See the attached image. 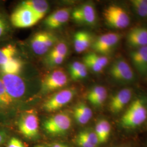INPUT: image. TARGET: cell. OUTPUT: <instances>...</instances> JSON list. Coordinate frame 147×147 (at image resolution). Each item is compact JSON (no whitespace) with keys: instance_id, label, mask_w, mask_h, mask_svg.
Here are the masks:
<instances>
[{"instance_id":"603a6c76","label":"cell","mask_w":147,"mask_h":147,"mask_svg":"<svg viewBox=\"0 0 147 147\" xmlns=\"http://www.w3.org/2000/svg\"><path fill=\"white\" fill-rule=\"evenodd\" d=\"M0 101L7 113L13 109L16 101L8 94L2 80L0 78Z\"/></svg>"},{"instance_id":"52a82bcc","label":"cell","mask_w":147,"mask_h":147,"mask_svg":"<svg viewBox=\"0 0 147 147\" xmlns=\"http://www.w3.org/2000/svg\"><path fill=\"white\" fill-rule=\"evenodd\" d=\"M75 91L73 89L62 90L53 95L43 104L44 110L47 112L58 110L73 99Z\"/></svg>"},{"instance_id":"5bb4252c","label":"cell","mask_w":147,"mask_h":147,"mask_svg":"<svg viewBox=\"0 0 147 147\" xmlns=\"http://www.w3.org/2000/svg\"><path fill=\"white\" fill-rule=\"evenodd\" d=\"M132 63L142 75L147 74V46L136 49L130 54Z\"/></svg>"},{"instance_id":"484cf974","label":"cell","mask_w":147,"mask_h":147,"mask_svg":"<svg viewBox=\"0 0 147 147\" xmlns=\"http://www.w3.org/2000/svg\"><path fill=\"white\" fill-rule=\"evenodd\" d=\"M132 5L137 14L141 17H147V0H134Z\"/></svg>"},{"instance_id":"ac0fdd59","label":"cell","mask_w":147,"mask_h":147,"mask_svg":"<svg viewBox=\"0 0 147 147\" xmlns=\"http://www.w3.org/2000/svg\"><path fill=\"white\" fill-rule=\"evenodd\" d=\"M21 5L29 8L40 20L45 16L49 8L47 2L43 0L25 1Z\"/></svg>"},{"instance_id":"44dd1931","label":"cell","mask_w":147,"mask_h":147,"mask_svg":"<svg viewBox=\"0 0 147 147\" xmlns=\"http://www.w3.org/2000/svg\"><path fill=\"white\" fill-rule=\"evenodd\" d=\"M69 72L71 79L79 80L84 79L87 76V68L84 64L78 61L71 64L69 67Z\"/></svg>"},{"instance_id":"f1b7e54d","label":"cell","mask_w":147,"mask_h":147,"mask_svg":"<svg viewBox=\"0 0 147 147\" xmlns=\"http://www.w3.org/2000/svg\"><path fill=\"white\" fill-rule=\"evenodd\" d=\"M107 92V90L104 87L101 86H95L89 90L87 98L89 102H90L92 100H94L95 98Z\"/></svg>"},{"instance_id":"5b68a950","label":"cell","mask_w":147,"mask_h":147,"mask_svg":"<svg viewBox=\"0 0 147 147\" xmlns=\"http://www.w3.org/2000/svg\"><path fill=\"white\" fill-rule=\"evenodd\" d=\"M40 19L29 8L20 5L14 11L11 21L14 26L18 28H28L36 25Z\"/></svg>"},{"instance_id":"30bf717a","label":"cell","mask_w":147,"mask_h":147,"mask_svg":"<svg viewBox=\"0 0 147 147\" xmlns=\"http://www.w3.org/2000/svg\"><path fill=\"white\" fill-rule=\"evenodd\" d=\"M67 75L61 69L55 70L49 74L42 82V89L44 92H50L61 88L67 84Z\"/></svg>"},{"instance_id":"cb8c5ba5","label":"cell","mask_w":147,"mask_h":147,"mask_svg":"<svg viewBox=\"0 0 147 147\" xmlns=\"http://www.w3.org/2000/svg\"><path fill=\"white\" fill-rule=\"evenodd\" d=\"M16 53V47L13 44H8L0 47V66L14 58Z\"/></svg>"},{"instance_id":"d4e9b609","label":"cell","mask_w":147,"mask_h":147,"mask_svg":"<svg viewBox=\"0 0 147 147\" xmlns=\"http://www.w3.org/2000/svg\"><path fill=\"white\" fill-rule=\"evenodd\" d=\"M78 135L95 147H98L99 144H100L99 139L94 130L91 129H86L80 132Z\"/></svg>"},{"instance_id":"1f68e13d","label":"cell","mask_w":147,"mask_h":147,"mask_svg":"<svg viewBox=\"0 0 147 147\" xmlns=\"http://www.w3.org/2000/svg\"><path fill=\"white\" fill-rule=\"evenodd\" d=\"M83 61L84 64L86 65L87 68H88L95 73H100L104 69L98 64L95 63L94 62L87 57L86 56L83 58Z\"/></svg>"},{"instance_id":"4316f807","label":"cell","mask_w":147,"mask_h":147,"mask_svg":"<svg viewBox=\"0 0 147 147\" xmlns=\"http://www.w3.org/2000/svg\"><path fill=\"white\" fill-rule=\"evenodd\" d=\"M86 56L90 59H91L92 61H93V62H94L95 63L99 65L100 67H101L103 68H104L109 63L108 58L104 56L98 55L96 53H88L86 55Z\"/></svg>"},{"instance_id":"8fae6325","label":"cell","mask_w":147,"mask_h":147,"mask_svg":"<svg viewBox=\"0 0 147 147\" xmlns=\"http://www.w3.org/2000/svg\"><path fill=\"white\" fill-rule=\"evenodd\" d=\"M72 16L75 21L87 25H93L96 19L94 7L89 3H86L76 8L73 11Z\"/></svg>"},{"instance_id":"f546056e","label":"cell","mask_w":147,"mask_h":147,"mask_svg":"<svg viewBox=\"0 0 147 147\" xmlns=\"http://www.w3.org/2000/svg\"><path fill=\"white\" fill-rule=\"evenodd\" d=\"M4 147H27V146L19 138L11 135Z\"/></svg>"},{"instance_id":"e575fe53","label":"cell","mask_w":147,"mask_h":147,"mask_svg":"<svg viewBox=\"0 0 147 147\" xmlns=\"http://www.w3.org/2000/svg\"><path fill=\"white\" fill-rule=\"evenodd\" d=\"M75 142L80 147H95L78 135L75 138Z\"/></svg>"},{"instance_id":"836d02e7","label":"cell","mask_w":147,"mask_h":147,"mask_svg":"<svg viewBox=\"0 0 147 147\" xmlns=\"http://www.w3.org/2000/svg\"><path fill=\"white\" fill-rule=\"evenodd\" d=\"M65 57L62 56H53V57H48L47 62L53 66H56L61 64L62 63Z\"/></svg>"},{"instance_id":"3957f363","label":"cell","mask_w":147,"mask_h":147,"mask_svg":"<svg viewBox=\"0 0 147 147\" xmlns=\"http://www.w3.org/2000/svg\"><path fill=\"white\" fill-rule=\"evenodd\" d=\"M71 125V119L68 114L59 113L48 118L43 123V128L50 135H63Z\"/></svg>"},{"instance_id":"7a4b0ae2","label":"cell","mask_w":147,"mask_h":147,"mask_svg":"<svg viewBox=\"0 0 147 147\" xmlns=\"http://www.w3.org/2000/svg\"><path fill=\"white\" fill-rule=\"evenodd\" d=\"M18 130L27 139H37L39 135V119L36 112L28 111L22 113L17 121Z\"/></svg>"},{"instance_id":"d6a6232c","label":"cell","mask_w":147,"mask_h":147,"mask_svg":"<svg viewBox=\"0 0 147 147\" xmlns=\"http://www.w3.org/2000/svg\"><path fill=\"white\" fill-rule=\"evenodd\" d=\"M42 36L44 42H45L47 47L49 49L50 47L53 46V44L56 41L55 37L53 34L48 32H42Z\"/></svg>"},{"instance_id":"4dcf8cb0","label":"cell","mask_w":147,"mask_h":147,"mask_svg":"<svg viewBox=\"0 0 147 147\" xmlns=\"http://www.w3.org/2000/svg\"><path fill=\"white\" fill-rule=\"evenodd\" d=\"M11 135V131L7 126L0 125V147H4Z\"/></svg>"},{"instance_id":"277c9868","label":"cell","mask_w":147,"mask_h":147,"mask_svg":"<svg viewBox=\"0 0 147 147\" xmlns=\"http://www.w3.org/2000/svg\"><path fill=\"white\" fill-rule=\"evenodd\" d=\"M104 16L107 23L116 29H124L128 26L130 22L126 11L118 5L108 7L104 11Z\"/></svg>"},{"instance_id":"2e32d148","label":"cell","mask_w":147,"mask_h":147,"mask_svg":"<svg viewBox=\"0 0 147 147\" xmlns=\"http://www.w3.org/2000/svg\"><path fill=\"white\" fill-rule=\"evenodd\" d=\"M74 117L76 121L80 125H84L89 121L93 116V112L88 105L80 102L73 110Z\"/></svg>"},{"instance_id":"7c38bea8","label":"cell","mask_w":147,"mask_h":147,"mask_svg":"<svg viewBox=\"0 0 147 147\" xmlns=\"http://www.w3.org/2000/svg\"><path fill=\"white\" fill-rule=\"evenodd\" d=\"M132 92L130 88L121 89L111 98L109 108L110 111L115 114H117L123 110L132 98Z\"/></svg>"},{"instance_id":"7402d4cb","label":"cell","mask_w":147,"mask_h":147,"mask_svg":"<svg viewBox=\"0 0 147 147\" xmlns=\"http://www.w3.org/2000/svg\"><path fill=\"white\" fill-rule=\"evenodd\" d=\"M31 43L33 51L37 55H43L47 53L49 49L44 42L42 32H39L35 34L32 39Z\"/></svg>"},{"instance_id":"6da1fadb","label":"cell","mask_w":147,"mask_h":147,"mask_svg":"<svg viewBox=\"0 0 147 147\" xmlns=\"http://www.w3.org/2000/svg\"><path fill=\"white\" fill-rule=\"evenodd\" d=\"M147 118V108L145 101L138 98L132 101L123 115L121 119V126L125 129H135L143 124Z\"/></svg>"},{"instance_id":"d590c367","label":"cell","mask_w":147,"mask_h":147,"mask_svg":"<svg viewBox=\"0 0 147 147\" xmlns=\"http://www.w3.org/2000/svg\"><path fill=\"white\" fill-rule=\"evenodd\" d=\"M7 28V24L5 18L0 15V38L5 33Z\"/></svg>"},{"instance_id":"ba28073f","label":"cell","mask_w":147,"mask_h":147,"mask_svg":"<svg viewBox=\"0 0 147 147\" xmlns=\"http://www.w3.org/2000/svg\"><path fill=\"white\" fill-rule=\"evenodd\" d=\"M110 74L113 79L124 83L130 82L135 78L134 71L129 63L121 58L113 63L111 67Z\"/></svg>"},{"instance_id":"74e56055","label":"cell","mask_w":147,"mask_h":147,"mask_svg":"<svg viewBox=\"0 0 147 147\" xmlns=\"http://www.w3.org/2000/svg\"><path fill=\"white\" fill-rule=\"evenodd\" d=\"M45 147L44 146H42V145H38V146H37L36 147Z\"/></svg>"},{"instance_id":"83f0119b","label":"cell","mask_w":147,"mask_h":147,"mask_svg":"<svg viewBox=\"0 0 147 147\" xmlns=\"http://www.w3.org/2000/svg\"><path fill=\"white\" fill-rule=\"evenodd\" d=\"M67 51L68 49L67 45L63 42H60L53 48L48 57L62 56L65 57L67 53Z\"/></svg>"},{"instance_id":"9a60e30c","label":"cell","mask_w":147,"mask_h":147,"mask_svg":"<svg viewBox=\"0 0 147 147\" xmlns=\"http://www.w3.org/2000/svg\"><path fill=\"white\" fill-rule=\"evenodd\" d=\"M69 17V9H58L47 17L45 21V24L50 28H57L68 21Z\"/></svg>"},{"instance_id":"d6986e66","label":"cell","mask_w":147,"mask_h":147,"mask_svg":"<svg viewBox=\"0 0 147 147\" xmlns=\"http://www.w3.org/2000/svg\"><path fill=\"white\" fill-rule=\"evenodd\" d=\"M94 131L99 139L100 144L106 143L110 136L111 131L110 123L105 119H100L96 124Z\"/></svg>"},{"instance_id":"ffe728a7","label":"cell","mask_w":147,"mask_h":147,"mask_svg":"<svg viewBox=\"0 0 147 147\" xmlns=\"http://www.w3.org/2000/svg\"><path fill=\"white\" fill-rule=\"evenodd\" d=\"M22 67V63L18 58L11 59L7 63L0 66V71L2 74L18 75L20 72Z\"/></svg>"},{"instance_id":"e0dca14e","label":"cell","mask_w":147,"mask_h":147,"mask_svg":"<svg viewBox=\"0 0 147 147\" xmlns=\"http://www.w3.org/2000/svg\"><path fill=\"white\" fill-rule=\"evenodd\" d=\"M92 42V38L90 33L86 31H79L74 36V48L78 53L84 52L90 46Z\"/></svg>"},{"instance_id":"8992f818","label":"cell","mask_w":147,"mask_h":147,"mask_svg":"<svg viewBox=\"0 0 147 147\" xmlns=\"http://www.w3.org/2000/svg\"><path fill=\"white\" fill-rule=\"evenodd\" d=\"M1 80L8 94L16 101L22 98L25 93V84L18 75L2 74Z\"/></svg>"},{"instance_id":"4fadbf2b","label":"cell","mask_w":147,"mask_h":147,"mask_svg":"<svg viewBox=\"0 0 147 147\" xmlns=\"http://www.w3.org/2000/svg\"><path fill=\"white\" fill-rule=\"evenodd\" d=\"M127 42L130 47L138 49L147 46V28L137 27L128 33Z\"/></svg>"},{"instance_id":"9c48e42d","label":"cell","mask_w":147,"mask_h":147,"mask_svg":"<svg viewBox=\"0 0 147 147\" xmlns=\"http://www.w3.org/2000/svg\"><path fill=\"white\" fill-rule=\"evenodd\" d=\"M120 34L107 33L98 37L92 44V47L96 53L107 54L110 53L121 39Z\"/></svg>"},{"instance_id":"8d00e7d4","label":"cell","mask_w":147,"mask_h":147,"mask_svg":"<svg viewBox=\"0 0 147 147\" xmlns=\"http://www.w3.org/2000/svg\"><path fill=\"white\" fill-rule=\"evenodd\" d=\"M51 147H67V146H65L64 144H59V143H55L53 144Z\"/></svg>"}]
</instances>
